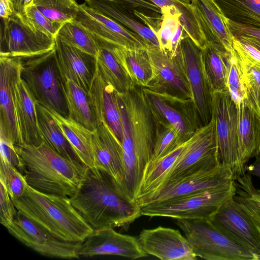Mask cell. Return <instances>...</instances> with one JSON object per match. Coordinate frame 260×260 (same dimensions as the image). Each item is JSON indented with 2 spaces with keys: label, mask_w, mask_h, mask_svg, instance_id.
<instances>
[{
  "label": "cell",
  "mask_w": 260,
  "mask_h": 260,
  "mask_svg": "<svg viewBox=\"0 0 260 260\" xmlns=\"http://www.w3.org/2000/svg\"><path fill=\"white\" fill-rule=\"evenodd\" d=\"M20 58L21 79L35 101L69 117L66 79L59 68L55 48L41 55Z\"/></svg>",
  "instance_id": "5b68a950"
},
{
  "label": "cell",
  "mask_w": 260,
  "mask_h": 260,
  "mask_svg": "<svg viewBox=\"0 0 260 260\" xmlns=\"http://www.w3.org/2000/svg\"><path fill=\"white\" fill-rule=\"evenodd\" d=\"M229 56L211 43L202 49L203 67L212 92L228 90Z\"/></svg>",
  "instance_id": "d6a6232c"
},
{
  "label": "cell",
  "mask_w": 260,
  "mask_h": 260,
  "mask_svg": "<svg viewBox=\"0 0 260 260\" xmlns=\"http://www.w3.org/2000/svg\"><path fill=\"white\" fill-rule=\"evenodd\" d=\"M80 257L117 255L134 259L146 257L138 238L116 232L114 228L93 230L81 243Z\"/></svg>",
  "instance_id": "d6986e66"
},
{
  "label": "cell",
  "mask_w": 260,
  "mask_h": 260,
  "mask_svg": "<svg viewBox=\"0 0 260 260\" xmlns=\"http://www.w3.org/2000/svg\"><path fill=\"white\" fill-rule=\"evenodd\" d=\"M141 12L154 11L155 6L148 0H110Z\"/></svg>",
  "instance_id": "681fc988"
},
{
  "label": "cell",
  "mask_w": 260,
  "mask_h": 260,
  "mask_svg": "<svg viewBox=\"0 0 260 260\" xmlns=\"http://www.w3.org/2000/svg\"><path fill=\"white\" fill-rule=\"evenodd\" d=\"M247 174L260 178V153L255 157L254 161L245 167Z\"/></svg>",
  "instance_id": "816d5d0a"
},
{
  "label": "cell",
  "mask_w": 260,
  "mask_h": 260,
  "mask_svg": "<svg viewBox=\"0 0 260 260\" xmlns=\"http://www.w3.org/2000/svg\"><path fill=\"white\" fill-rule=\"evenodd\" d=\"M114 48L121 64L134 84L146 87L152 76L147 48H125L116 46Z\"/></svg>",
  "instance_id": "4dcf8cb0"
},
{
  "label": "cell",
  "mask_w": 260,
  "mask_h": 260,
  "mask_svg": "<svg viewBox=\"0 0 260 260\" xmlns=\"http://www.w3.org/2000/svg\"><path fill=\"white\" fill-rule=\"evenodd\" d=\"M15 13L12 0H0V16L3 20L11 17Z\"/></svg>",
  "instance_id": "f907efd6"
},
{
  "label": "cell",
  "mask_w": 260,
  "mask_h": 260,
  "mask_svg": "<svg viewBox=\"0 0 260 260\" xmlns=\"http://www.w3.org/2000/svg\"><path fill=\"white\" fill-rule=\"evenodd\" d=\"M0 182L6 187L12 200L21 196L28 185L24 175L16 168L2 159Z\"/></svg>",
  "instance_id": "7bdbcfd3"
},
{
  "label": "cell",
  "mask_w": 260,
  "mask_h": 260,
  "mask_svg": "<svg viewBox=\"0 0 260 260\" xmlns=\"http://www.w3.org/2000/svg\"><path fill=\"white\" fill-rule=\"evenodd\" d=\"M197 257L207 260H260L254 252L223 233L209 219H176Z\"/></svg>",
  "instance_id": "8992f818"
},
{
  "label": "cell",
  "mask_w": 260,
  "mask_h": 260,
  "mask_svg": "<svg viewBox=\"0 0 260 260\" xmlns=\"http://www.w3.org/2000/svg\"><path fill=\"white\" fill-rule=\"evenodd\" d=\"M221 163L214 123L212 119L199 128L187 144L173 167L145 196L185 176L212 169ZM138 199V200H139Z\"/></svg>",
  "instance_id": "ba28073f"
},
{
  "label": "cell",
  "mask_w": 260,
  "mask_h": 260,
  "mask_svg": "<svg viewBox=\"0 0 260 260\" xmlns=\"http://www.w3.org/2000/svg\"><path fill=\"white\" fill-rule=\"evenodd\" d=\"M234 181L182 198L141 206L142 215L176 219H210L235 194Z\"/></svg>",
  "instance_id": "52a82bcc"
},
{
  "label": "cell",
  "mask_w": 260,
  "mask_h": 260,
  "mask_svg": "<svg viewBox=\"0 0 260 260\" xmlns=\"http://www.w3.org/2000/svg\"><path fill=\"white\" fill-rule=\"evenodd\" d=\"M229 20L260 28V0H213Z\"/></svg>",
  "instance_id": "e575fe53"
},
{
  "label": "cell",
  "mask_w": 260,
  "mask_h": 260,
  "mask_svg": "<svg viewBox=\"0 0 260 260\" xmlns=\"http://www.w3.org/2000/svg\"><path fill=\"white\" fill-rule=\"evenodd\" d=\"M182 14L175 7L161 10V20L156 33L161 50L170 55L177 53L182 40L188 36L182 26Z\"/></svg>",
  "instance_id": "836d02e7"
},
{
  "label": "cell",
  "mask_w": 260,
  "mask_h": 260,
  "mask_svg": "<svg viewBox=\"0 0 260 260\" xmlns=\"http://www.w3.org/2000/svg\"><path fill=\"white\" fill-rule=\"evenodd\" d=\"M47 109L58 125L82 162L89 168H96L92 146V131L55 111Z\"/></svg>",
  "instance_id": "f1b7e54d"
},
{
  "label": "cell",
  "mask_w": 260,
  "mask_h": 260,
  "mask_svg": "<svg viewBox=\"0 0 260 260\" xmlns=\"http://www.w3.org/2000/svg\"><path fill=\"white\" fill-rule=\"evenodd\" d=\"M12 201L18 212L60 240L81 243L94 230L68 197L43 192L27 185L23 194Z\"/></svg>",
  "instance_id": "277c9868"
},
{
  "label": "cell",
  "mask_w": 260,
  "mask_h": 260,
  "mask_svg": "<svg viewBox=\"0 0 260 260\" xmlns=\"http://www.w3.org/2000/svg\"><path fill=\"white\" fill-rule=\"evenodd\" d=\"M234 51L241 64L245 90L244 99L260 116V65L250 60L240 52L235 49Z\"/></svg>",
  "instance_id": "74e56055"
},
{
  "label": "cell",
  "mask_w": 260,
  "mask_h": 260,
  "mask_svg": "<svg viewBox=\"0 0 260 260\" xmlns=\"http://www.w3.org/2000/svg\"><path fill=\"white\" fill-rule=\"evenodd\" d=\"M0 146L1 159L15 167L23 174V164L14 143L8 140L0 138Z\"/></svg>",
  "instance_id": "7dc6e473"
},
{
  "label": "cell",
  "mask_w": 260,
  "mask_h": 260,
  "mask_svg": "<svg viewBox=\"0 0 260 260\" xmlns=\"http://www.w3.org/2000/svg\"><path fill=\"white\" fill-rule=\"evenodd\" d=\"M187 7H190L192 0H176Z\"/></svg>",
  "instance_id": "db71d44e"
},
{
  "label": "cell",
  "mask_w": 260,
  "mask_h": 260,
  "mask_svg": "<svg viewBox=\"0 0 260 260\" xmlns=\"http://www.w3.org/2000/svg\"><path fill=\"white\" fill-rule=\"evenodd\" d=\"M89 7L114 19L141 37L148 44L159 47L156 35L135 14L134 10L110 0H84Z\"/></svg>",
  "instance_id": "83f0119b"
},
{
  "label": "cell",
  "mask_w": 260,
  "mask_h": 260,
  "mask_svg": "<svg viewBox=\"0 0 260 260\" xmlns=\"http://www.w3.org/2000/svg\"><path fill=\"white\" fill-rule=\"evenodd\" d=\"M19 57L0 56V138L22 144L15 113V90L20 79Z\"/></svg>",
  "instance_id": "9a60e30c"
},
{
  "label": "cell",
  "mask_w": 260,
  "mask_h": 260,
  "mask_svg": "<svg viewBox=\"0 0 260 260\" xmlns=\"http://www.w3.org/2000/svg\"><path fill=\"white\" fill-rule=\"evenodd\" d=\"M31 4L52 21L61 24L75 19L79 12L75 0H33Z\"/></svg>",
  "instance_id": "60d3db41"
},
{
  "label": "cell",
  "mask_w": 260,
  "mask_h": 260,
  "mask_svg": "<svg viewBox=\"0 0 260 260\" xmlns=\"http://www.w3.org/2000/svg\"><path fill=\"white\" fill-rule=\"evenodd\" d=\"M66 93L69 118L91 131L99 126L89 93L66 79Z\"/></svg>",
  "instance_id": "1f68e13d"
},
{
  "label": "cell",
  "mask_w": 260,
  "mask_h": 260,
  "mask_svg": "<svg viewBox=\"0 0 260 260\" xmlns=\"http://www.w3.org/2000/svg\"><path fill=\"white\" fill-rule=\"evenodd\" d=\"M22 16L25 23L33 30L54 39L63 24L49 19L32 4L25 8Z\"/></svg>",
  "instance_id": "b9f144b4"
},
{
  "label": "cell",
  "mask_w": 260,
  "mask_h": 260,
  "mask_svg": "<svg viewBox=\"0 0 260 260\" xmlns=\"http://www.w3.org/2000/svg\"><path fill=\"white\" fill-rule=\"evenodd\" d=\"M55 39L71 45L96 58L98 45L95 36L76 19L63 23Z\"/></svg>",
  "instance_id": "8d00e7d4"
},
{
  "label": "cell",
  "mask_w": 260,
  "mask_h": 260,
  "mask_svg": "<svg viewBox=\"0 0 260 260\" xmlns=\"http://www.w3.org/2000/svg\"><path fill=\"white\" fill-rule=\"evenodd\" d=\"M143 88L151 107L175 128L182 143L188 141L201 127L191 100L160 94Z\"/></svg>",
  "instance_id": "ac0fdd59"
},
{
  "label": "cell",
  "mask_w": 260,
  "mask_h": 260,
  "mask_svg": "<svg viewBox=\"0 0 260 260\" xmlns=\"http://www.w3.org/2000/svg\"><path fill=\"white\" fill-rule=\"evenodd\" d=\"M7 230L23 244L42 255L64 259L79 258L78 251L81 243L60 240L18 211Z\"/></svg>",
  "instance_id": "4fadbf2b"
},
{
  "label": "cell",
  "mask_w": 260,
  "mask_h": 260,
  "mask_svg": "<svg viewBox=\"0 0 260 260\" xmlns=\"http://www.w3.org/2000/svg\"><path fill=\"white\" fill-rule=\"evenodd\" d=\"M159 7L161 10L175 7L182 14L181 24L192 40L200 48H204L208 44L201 29L194 11L191 6L187 7L176 0H148Z\"/></svg>",
  "instance_id": "ab89813d"
},
{
  "label": "cell",
  "mask_w": 260,
  "mask_h": 260,
  "mask_svg": "<svg viewBox=\"0 0 260 260\" xmlns=\"http://www.w3.org/2000/svg\"><path fill=\"white\" fill-rule=\"evenodd\" d=\"M14 4L15 13L23 15L25 9L31 5L33 0H12Z\"/></svg>",
  "instance_id": "f5cc1de1"
},
{
  "label": "cell",
  "mask_w": 260,
  "mask_h": 260,
  "mask_svg": "<svg viewBox=\"0 0 260 260\" xmlns=\"http://www.w3.org/2000/svg\"><path fill=\"white\" fill-rule=\"evenodd\" d=\"M117 93L122 125L123 193L137 201L153 153L154 117L142 87L136 85L124 93Z\"/></svg>",
  "instance_id": "6da1fadb"
},
{
  "label": "cell",
  "mask_w": 260,
  "mask_h": 260,
  "mask_svg": "<svg viewBox=\"0 0 260 260\" xmlns=\"http://www.w3.org/2000/svg\"><path fill=\"white\" fill-rule=\"evenodd\" d=\"M36 106L38 126L44 142L66 158L84 165L48 110L36 102Z\"/></svg>",
  "instance_id": "f546056e"
},
{
  "label": "cell",
  "mask_w": 260,
  "mask_h": 260,
  "mask_svg": "<svg viewBox=\"0 0 260 260\" xmlns=\"http://www.w3.org/2000/svg\"><path fill=\"white\" fill-rule=\"evenodd\" d=\"M0 56L25 58L41 55L55 48V39L31 28L22 15L3 20Z\"/></svg>",
  "instance_id": "8fae6325"
},
{
  "label": "cell",
  "mask_w": 260,
  "mask_h": 260,
  "mask_svg": "<svg viewBox=\"0 0 260 260\" xmlns=\"http://www.w3.org/2000/svg\"><path fill=\"white\" fill-rule=\"evenodd\" d=\"M234 199L260 225V189L254 186L251 175L246 173L234 180Z\"/></svg>",
  "instance_id": "f35d334b"
},
{
  "label": "cell",
  "mask_w": 260,
  "mask_h": 260,
  "mask_svg": "<svg viewBox=\"0 0 260 260\" xmlns=\"http://www.w3.org/2000/svg\"><path fill=\"white\" fill-rule=\"evenodd\" d=\"M180 47L191 91L194 109L202 127L212 119L213 92L204 71L202 49L188 36L182 40Z\"/></svg>",
  "instance_id": "5bb4252c"
},
{
  "label": "cell",
  "mask_w": 260,
  "mask_h": 260,
  "mask_svg": "<svg viewBox=\"0 0 260 260\" xmlns=\"http://www.w3.org/2000/svg\"><path fill=\"white\" fill-rule=\"evenodd\" d=\"M14 146L29 186L43 192L69 198L77 192L88 168L86 166L66 158L45 142L38 146Z\"/></svg>",
  "instance_id": "3957f363"
},
{
  "label": "cell",
  "mask_w": 260,
  "mask_h": 260,
  "mask_svg": "<svg viewBox=\"0 0 260 260\" xmlns=\"http://www.w3.org/2000/svg\"><path fill=\"white\" fill-rule=\"evenodd\" d=\"M233 48L250 60L260 65V51L249 43L233 37Z\"/></svg>",
  "instance_id": "c3c4849f"
},
{
  "label": "cell",
  "mask_w": 260,
  "mask_h": 260,
  "mask_svg": "<svg viewBox=\"0 0 260 260\" xmlns=\"http://www.w3.org/2000/svg\"><path fill=\"white\" fill-rule=\"evenodd\" d=\"M15 113L22 144H41L44 141L38 126L36 101L21 78L15 90Z\"/></svg>",
  "instance_id": "d4e9b609"
},
{
  "label": "cell",
  "mask_w": 260,
  "mask_h": 260,
  "mask_svg": "<svg viewBox=\"0 0 260 260\" xmlns=\"http://www.w3.org/2000/svg\"><path fill=\"white\" fill-rule=\"evenodd\" d=\"M227 87L237 105L245 99V90L241 64L235 51L232 55L229 56Z\"/></svg>",
  "instance_id": "ee69618b"
},
{
  "label": "cell",
  "mask_w": 260,
  "mask_h": 260,
  "mask_svg": "<svg viewBox=\"0 0 260 260\" xmlns=\"http://www.w3.org/2000/svg\"><path fill=\"white\" fill-rule=\"evenodd\" d=\"M96 67L104 79L118 93H124L136 85L121 64L115 46L97 38Z\"/></svg>",
  "instance_id": "4316f807"
},
{
  "label": "cell",
  "mask_w": 260,
  "mask_h": 260,
  "mask_svg": "<svg viewBox=\"0 0 260 260\" xmlns=\"http://www.w3.org/2000/svg\"><path fill=\"white\" fill-rule=\"evenodd\" d=\"M147 50L152 76L149 84L144 88L158 94L192 100L180 46L174 56L169 55L159 47L148 46Z\"/></svg>",
  "instance_id": "30bf717a"
},
{
  "label": "cell",
  "mask_w": 260,
  "mask_h": 260,
  "mask_svg": "<svg viewBox=\"0 0 260 260\" xmlns=\"http://www.w3.org/2000/svg\"><path fill=\"white\" fill-rule=\"evenodd\" d=\"M233 181L234 175L231 168L220 164L212 169L198 172L167 184L137 202L142 206L182 198L224 185Z\"/></svg>",
  "instance_id": "7c38bea8"
},
{
  "label": "cell",
  "mask_w": 260,
  "mask_h": 260,
  "mask_svg": "<svg viewBox=\"0 0 260 260\" xmlns=\"http://www.w3.org/2000/svg\"><path fill=\"white\" fill-rule=\"evenodd\" d=\"M71 203L94 230L128 229L142 216L141 207L125 196L111 178L98 168H88Z\"/></svg>",
  "instance_id": "7a4b0ae2"
},
{
  "label": "cell",
  "mask_w": 260,
  "mask_h": 260,
  "mask_svg": "<svg viewBox=\"0 0 260 260\" xmlns=\"http://www.w3.org/2000/svg\"><path fill=\"white\" fill-rule=\"evenodd\" d=\"M88 93L99 125L105 122L121 142L122 125L117 93L104 79L97 67Z\"/></svg>",
  "instance_id": "cb8c5ba5"
},
{
  "label": "cell",
  "mask_w": 260,
  "mask_h": 260,
  "mask_svg": "<svg viewBox=\"0 0 260 260\" xmlns=\"http://www.w3.org/2000/svg\"><path fill=\"white\" fill-rule=\"evenodd\" d=\"M214 121L220 162L230 167L234 180L246 173L239 154L238 107L228 90L212 93Z\"/></svg>",
  "instance_id": "9c48e42d"
},
{
  "label": "cell",
  "mask_w": 260,
  "mask_h": 260,
  "mask_svg": "<svg viewBox=\"0 0 260 260\" xmlns=\"http://www.w3.org/2000/svg\"><path fill=\"white\" fill-rule=\"evenodd\" d=\"M0 222L7 229L12 223L18 210L8 191L2 183L0 185Z\"/></svg>",
  "instance_id": "bcb514c9"
},
{
  "label": "cell",
  "mask_w": 260,
  "mask_h": 260,
  "mask_svg": "<svg viewBox=\"0 0 260 260\" xmlns=\"http://www.w3.org/2000/svg\"><path fill=\"white\" fill-rule=\"evenodd\" d=\"M209 220L227 236L260 254V225L233 198L225 202Z\"/></svg>",
  "instance_id": "2e32d148"
},
{
  "label": "cell",
  "mask_w": 260,
  "mask_h": 260,
  "mask_svg": "<svg viewBox=\"0 0 260 260\" xmlns=\"http://www.w3.org/2000/svg\"><path fill=\"white\" fill-rule=\"evenodd\" d=\"M76 19L90 30L96 38L116 47L147 48L149 46L139 35L89 7L85 3L79 5V12Z\"/></svg>",
  "instance_id": "e0dca14e"
},
{
  "label": "cell",
  "mask_w": 260,
  "mask_h": 260,
  "mask_svg": "<svg viewBox=\"0 0 260 260\" xmlns=\"http://www.w3.org/2000/svg\"><path fill=\"white\" fill-rule=\"evenodd\" d=\"M147 254L162 260H195L197 256L179 231L159 226L143 229L137 237Z\"/></svg>",
  "instance_id": "ffe728a7"
},
{
  "label": "cell",
  "mask_w": 260,
  "mask_h": 260,
  "mask_svg": "<svg viewBox=\"0 0 260 260\" xmlns=\"http://www.w3.org/2000/svg\"><path fill=\"white\" fill-rule=\"evenodd\" d=\"M151 109L155 123V140L152 157L146 171L157 160L183 144L175 128L151 107Z\"/></svg>",
  "instance_id": "d590c367"
},
{
  "label": "cell",
  "mask_w": 260,
  "mask_h": 260,
  "mask_svg": "<svg viewBox=\"0 0 260 260\" xmlns=\"http://www.w3.org/2000/svg\"><path fill=\"white\" fill-rule=\"evenodd\" d=\"M55 41L58 62L66 79L88 93L96 71V58L57 39Z\"/></svg>",
  "instance_id": "603a6c76"
},
{
  "label": "cell",
  "mask_w": 260,
  "mask_h": 260,
  "mask_svg": "<svg viewBox=\"0 0 260 260\" xmlns=\"http://www.w3.org/2000/svg\"><path fill=\"white\" fill-rule=\"evenodd\" d=\"M208 43L232 55L233 37L227 18L213 0H192L191 4Z\"/></svg>",
  "instance_id": "7402d4cb"
},
{
  "label": "cell",
  "mask_w": 260,
  "mask_h": 260,
  "mask_svg": "<svg viewBox=\"0 0 260 260\" xmlns=\"http://www.w3.org/2000/svg\"><path fill=\"white\" fill-rule=\"evenodd\" d=\"M237 107L239 154L245 168L249 160L260 153V116L244 99Z\"/></svg>",
  "instance_id": "484cf974"
},
{
  "label": "cell",
  "mask_w": 260,
  "mask_h": 260,
  "mask_svg": "<svg viewBox=\"0 0 260 260\" xmlns=\"http://www.w3.org/2000/svg\"><path fill=\"white\" fill-rule=\"evenodd\" d=\"M92 146L96 168L104 171L124 194L121 143L105 122H102L92 132Z\"/></svg>",
  "instance_id": "44dd1931"
},
{
  "label": "cell",
  "mask_w": 260,
  "mask_h": 260,
  "mask_svg": "<svg viewBox=\"0 0 260 260\" xmlns=\"http://www.w3.org/2000/svg\"><path fill=\"white\" fill-rule=\"evenodd\" d=\"M233 36L244 41L260 51V28L237 23L227 19Z\"/></svg>",
  "instance_id": "f6af8a7d"
}]
</instances>
